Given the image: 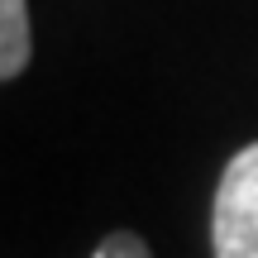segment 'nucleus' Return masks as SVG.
<instances>
[{"mask_svg": "<svg viewBox=\"0 0 258 258\" xmlns=\"http://www.w3.org/2000/svg\"><path fill=\"white\" fill-rule=\"evenodd\" d=\"M34 57L29 43V5L24 0H0V77L15 82Z\"/></svg>", "mask_w": 258, "mask_h": 258, "instance_id": "f03ea898", "label": "nucleus"}, {"mask_svg": "<svg viewBox=\"0 0 258 258\" xmlns=\"http://www.w3.org/2000/svg\"><path fill=\"white\" fill-rule=\"evenodd\" d=\"M215 258H258V144L239 148L215 186Z\"/></svg>", "mask_w": 258, "mask_h": 258, "instance_id": "f257e3e1", "label": "nucleus"}, {"mask_svg": "<svg viewBox=\"0 0 258 258\" xmlns=\"http://www.w3.org/2000/svg\"><path fill=\"white\" fill-rule=\"evenodd\" d=\"M91 258H153V253H148V244L139 239V234L120 230V234H110V239H101V249Z\"/></svg>", "mask_w": 258, "mask_h": 258, "instance_id": "7ed1b4c3", "label": "nucleus"}]
</instances>
